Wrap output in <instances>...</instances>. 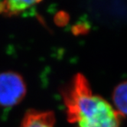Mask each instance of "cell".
Wrapping results in <instances>:
<instances>
[{"instance_id":"cell-1","label":"cell","mask_w":127,"mask_h":127,"mask_svg":"<svg viewBox=\"0 0 127 127\" xmlns=\"http://www.w3.org/2000/svg\"><path fill=\"white\" fill-rule=\"evenodd\" d=\"M68 121L77 127H120L121 114L94 94L86 77L77 74L64 92Z\"/></svg>"},{"instance_id":"cell-2","label":"cell","mask_w":127,"mask_h":127,"mask_svg":"<svg viewBox=\"0 0 127 127\" xmlns=\"http://www.w3.org/2000/svg\"><path fill=\"white\" fill-rule=\"evenodd\" d=\"M26 94L22 77L12 71L0 73V106L12 107L19 104Z\"/></svg>"},{"instance_id":"cell-3","label":"cell","mask_w":127,"mask_h":127,"mask_svg":"<svg viewBox=\"0 0 127 127\" xmlns=\"http://www.w3.org/2000/svg\"><path fill=\"white\" fill-rule=\"evenodd\" d=\"M55 118L50 111L30 110L26 113L20 127H55Z\"/></svg>"},{"instance_id":"cell-4","label":"cell","mask_w":127,"mask_h":127,"mask_svg":"<svg viewBox=\"0 0 127 127\" xmlns=\"http://www.w3.org/2000/svg\"><path fill=\"white\" fill-rule=\"evenodd\" d=\"M40 2V1H26V0L2 1L0 2V14L6 16L19 15L32 11Z\"/></svg>"},{"instance_id":"cell-5","label":"cell","mask_w":127,"mask_h":127,"mask_svg":"<svg viewBox=\"0 0 127 127\" xmlns=\"http://www.w3.org/2000/svg\"><path fill=\"white\" fill-rule=\"evenodd\" d=\"M115 110L123 116H127V80L118 84L113 93Z\"/></svg>"}]
</instances>
